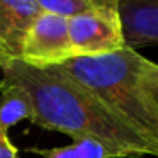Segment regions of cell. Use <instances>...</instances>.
Instances as JSON below:
<instances>
[{
    "mask_svg": "<svg viewBox=\"0 0 158 158\" xmlns=\"http://www.w3.org/2000/svg\"><path fill=\"white\" fill-rule=\"evenodd\" d=\"M119 14L127 48L158 44V0H119Z\"/></svg>",
    "mask_w": 158,
    "mask_h": 158,
    "instance_id": "6",
    "label": "cell"
},
{
    "mask_svg": "<svg viewBox=\"0 0 158 158\" xmlns=\"http://www.w3.org/2000/svg\"><path fill=\"white\" fill-rule=\"evenodd\" d=\"M39 153L43 158H78L73 144L68 146H60V148H49V150H31Z\"/></svg>",
    "mask_w": 158,
    "mask_h": 158,
    "instance_id": "11",
    "label": "cell"
},
{
    "mask_svg": "<svg viewBox=\"0 0 158 158\" xmlns=\"http://www.w3.org/2000/svg\"><path fill=\"white\" fill-rule=\"evenodd\" d=\"M72 58L68 19L43 12L24 38L19 60L36 68H51Z\"/></svg>",
    "mask_w": 158,
    "mask_h": 158,
    "instance_id": "4",
    "label": "cell"
},
{
    "mask_svg": "<svg viewBox=\"0 0 158 158\" xmlns=\"http://www.w3.org/2000/svg\"><path fill=\"white\" fill-rule=\"evenodd\" d=\"M2 82L21 87L32 102L31 123L73 139L95 138L127 156H155L150 144L112 112L92 90L58 70L36 68L21 60L0 56Z\"/></svg>",
    "mask_w": 158,
    "mask_h": 158,
    "instance_id": "1",
    "label": "cell"
},
{
    "mask_svg": "<svg viewBox=\"0 0 158 158\" xmlns=\"http://www.w3.org/2000/svg\"><path fill=\"white\" fill-rule=\"evenodd\" d=\"M0 56H4V55H0Z\"/></svg>",
    "mask_w": 158,
    "mask_h": 158,
    "instance_id": "13",
    "label": "cell"
},
{
    "mask_svg": "<svg viewBox=\"0 0 158 158\" xmlns=\"http://www.w3.org/2000/svg\"><path fill=\"white\" fill-rule=\"evenodd\" d=\"M73 58L99 56L126 46L119 7H102L68 19Z\"/></svg>",
    "mask_w": 158,
    "mask_h": 158,
    "instance_id": "3",
    "label": "cell"
},
{
    "mask_svg": "<svg viewBox=\"0 0 158 158\" xmlns=\"http://www.w3.org/2000/svg\"><path fill=\"white\" fill-rule=\"evenodd\" d=\"M0 55H2V53H0Z\"/></svg>",
    "mask_w": 158,
    "mask_h": 158,
    "instance_id": "14",
    "label": "cell"
},
{
    "mask_svg": "<svg viewBox=\"0 0 158 158\" xmlns=\"http://www.w3.org/2000/svg\"><path fill=\"white\" fill-rule=\"evenodd\" d=\"M143 56L127 46L99 56H78L56 68L92 90L134 129L158 158V104L139 77Z\"/></svg>",
    "mask_w": 158,
    "mask_h": 158,
    "instance_id": "2",
    "label": "cell"
},
{
    "mask_svg": "<svg viewBox=\"0 0 158 158\" xmlns=\"http://www.w3.org/2000/svg\"><path fill=\"white\" fill-rule=\"evenodd\" d=\"M0 127L4 131L10 129L24 119H31L32 102L29 95L14 83L0 82Z\"/></svg>",
    "mask_w": 158,
    "mask_h": 158,
    "instance_id": "7",
    "label": "cell"
},
{
    "mask_svg": "<svg viewBox=\"0 0 158 158\" xmlns=\"http://www.w3.org/2000/svg\"><path fill=\"white\" fill-rule=\"evenodd\" d=\"M41 14L36 0H0V53L19 60L24 38Z\"/></svg>",
    "mask_w": 158,
    "mask_h": 158,
    "instance_id": "5",
    "label": "cell"
},
{
    "mask_svg": "<svg viewBox=\"0 0 158 158\" xmlns=\"http://www.w3.org/2000/svg\"><path fill=\"white\" fill-rule=\"evenodd\" d=\"M139 77L150 94L153 95L155 102L158 104V63H153L143 56L139 65Z\"/></svg>",
    "mask_w": 158,
    "mask_h": 158,
    "instance_id": "10",
    "label": "cell"
},
{
    "mask_svg": "<svg viewBox=\"0 0 158 158\" xmlns=\"http://www.w3.org/2000/svg\"><path fill=\"white\" fill-rule=\"evenodd\" d=\"M75 151L78 158H126L127 155L119 148L106 143V141L95 139V138H82L73 141Z\"/></svg>",
    "mask_w": 158,
    "mask_h": 158,
    "instance_id": "9",
    "label": "cell"
},
{
    "mask_svg": "<svg viewBox=\"0 0 158 158\" xmlns=\"http://www.w3.org/2000/svg\"><path fill=\"white\" fill-rule=\"evenodd\" d=\"M0 158H19V150L9 139V133L0 127Z\"/></svg>",
    "mask_w": 158,
    "mask_h": 158,
    "instance_id": "12",
    "label": "cell"
},
{
    "mask_svg": "<svg viewBox=\"0 0 158 158\" xmlns=\"http://www.w3.org/2000/svg\"><path fill=\"white\" fill-rule=\"evenodd\" d=\"M43 12L65 19L87 14L102 7H119V0H36Z\"/></svg>",
    "mask_w": 158,
    "mask_h": 158,
    "instance_id": "8",
    "label": "cell"
}]
</instances>
